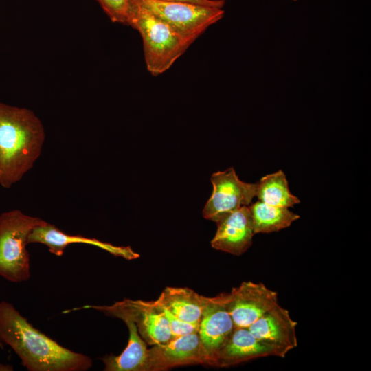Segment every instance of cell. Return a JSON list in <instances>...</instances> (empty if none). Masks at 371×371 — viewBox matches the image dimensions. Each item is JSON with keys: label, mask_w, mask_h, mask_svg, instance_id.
<instances>
[{"label": "cell", "mask_w": 371, "mask_h": 371, "mask_svg": "<svg viewBox=\"0 0 371 371\" xmlns=\"http://www.w3.org/2000/svg\"><path fill=\"white\" fill-rule=\"evenodd\" d=\"M0 342L10 346L29 371H86L93 365L89 357L61 346L5 301L0 302Z\"/></svg>", "instance_id": "cell-1"}, {"label": "cell", "mask_w": 371, "mask_h": 371, "mask_svg": "<svg viewBox=\"0 0 371 371\" xmlns=\"http://www.w3.org/2000/svg\"><path fill=\"white\" fill-rule=\"evenodd\" d=\"M45 139L41 120L30 109L0 102V185L19 181L40 157Z\"/></svg>", "instance_id": "cell-2"}, {"label": "cell", "mask_w": 371, "mask_h": 371, "mask_svg": "<svg viewBox=\"0 0 371 371\" xmlns=\"http://www.w3.org/2000/svg\"><path fill=\"white\" fill-rule=\"evenodd\" d=\"M127 25L140 34L146 69L155 76L169 69L195 41L178 33L135 0H129Z\"/></svg>", "instance_id": "cell-3"}, {"label": "cell", "mask_w": 371, "mask_h": 371, "mask_svg": "<svg viewBox=\"0 0 371 371\" xmlns=\"http://www.w3.org/2000/svg\"><path fill=\"white\" fill-rule=\"evenodd\" d=\"M46 222L19 210L0 214V276L15 283L30 279L28 238L34 228Z\"/></svg>", "instance_id": "cell-4"}, {"label": "cell", "mask_w": 371, "mask_h": 371, "mask_svg": "<svg viewBox=\"0 0 371 371\" xmlns=\"http://www.w3.org/2000/svg\"><path fill=\"white\" fill-rule=\"evenodd\" d=\"M182 36L196 41L225 14L223 8L184 2L135 0Z\"/></svg>", "instance_id": "cell-5"}, {"label": "cell", "mask_w": 371, "mask_h": 371, "mask_svg": "<svg viewBox=\"0 0 371 371\" xmlns=\"http://www.w3.org/2000/svg\"><path fill=\"white\" fill-rule=\"evenodd\" d=\"M82 308H93L122 320H132L139 335L151 346L164 344L173 338L168 319L153 302L124 299L111 306L85 305L64 313Z\"/></svg>", "instance_id": "cell-6"}, {"label": "cell", "mask_w": 371, "mask_h": 371, "mask_svg": "<svg viewBox=\"0 0 371 371\" xmlns=\"http://www.w3.org/2000/svg\"><path fill=\"white\" fill-rule=\"evenodd\" d=\"M213 190L203 210L205 219L217 222L241 206L251 204L256 196L257 183L241 181L231 167L212 174Z\"/></svg>", "instance_id": "cell-7"}, {"label": "cell", "mask_w": 371, "mask_h": 371, "mask_svg": "<svg viewBox=\"0 0 371 371\" xmlns=\"http://www.w3.org/2000/svg\"><path fill=\"white\" fill-rule=\"evenodd\" d=\"M235 327L248 328L278 302L277 292L262 283L243 282L229 293L220 294Z\"/></svg>", "instance_id": "cell-8"}, {"label": "cell", "mask_w": 371, "mask_h": 371, "mask_svg": "<svg viewBox=\"0 0 371 371\" xmlns=\"http://www.w3.org/2000/svg\"><path fill=\"white\" fill-rule=\"evenodd\" d=\"M208 363L199 332L173 337L148 349L145 371L166 370L171 368Z\"/></svg>", "instance_id": "cell-9"}, {"label": "cell", "mask_w": 371, "mask_h": 371, "mask_svg": "<svg viewBox=\"0 0 371 371\" xmlns=\"http://www.w3.org/2000/svg\"><path fill=\"white\" fill-rule=\"evenodd\" d=\"M287 353L284 349L256 337L248 328L235 327L214 357L212 366L228 367L270 356L284 358Z\"/></svg>", "instance_id": "cell-10"}, {"label": "cell", "mask_w": 371, "mask_h": 371, "mask_svg": "<svg viewBox=\"0 0 371 371\" xmlns=\"http://www.w3.org/2000/svg\"><path fill=\"white\" fill-rule=\"evenodd\" d=\"M217 230L211 241L217 250L240 256L252 245L254 231L248 206H241L216 222Z\"/></svg>", "instance_id": "cell-11"}, {"label": "cell", "mask_w": 371, "mask_h": 371, "mask_svg": "<svg viewBox=\"0 0 371 371\" xmlns=\"http://www.w3.org/2000/svg\"><path fill=\"white\" fill-rule=\"evenodd\" d=\"M235 328L220 295L208 297L199 322V334L209 365Z\"/></svg>", "instance_id": "cell-12"}, {"label": "cell", "mask_w": 371, "mask_h": 371, "mask_svg": "<svg viewBox=\"0 0 371 371\" xmlns=\"http://www.w3.org/2000/svg\"><path fill=\"white\" fill-rule=\"evenodd\" d=\"M297 323L279 304L248 327L256 337L280 347L288 352L297 346Z\"/></svg>", "instance_id": "cell-13"}, {"label": "cell", "mask_w": 371, "mask_h": 371, "mask_svg": "<svg viewBox=\"0 0 371 371\" xmlns=\"http://www.w3.org/2000/svg\"><path fill=\"white\" fill-rule=\"evenodd\" d=\"M30 243L43 244L48 247L51 254L57 256H61L68 245L78 243L93 245L126 259L135 258V254L129 247L113 246L82 235L68 234L48 222L33 229L28 238V244Z\"/></svg>", "instance_id": "cell-14"}, {"label": "cell", "mask_w": 371, "mask_h": 371, "mask_svg": "<svg viewBox=\"0 0 371 371\" xmlns=\"http://www.w3.org/2000/svg\"><path fill=\"white\" fill-rule=\"evenodd\" d=\"M207 299L189 288L168 286L155 301L181 320L199 324Z\"/></svg>", "instance_id": "cell-15"}, {"label": "cell", "mask_w": 371, "mask_h": 371, "mask_svg": "<svg viewBox=\"0 0 371 371\" xmlns=\"http://www.w3.org/2000/svg\"><path fill=\"white\" fill-rule=\"evenodd\" d=\"M123 321L126 324L129 337L127 346L119 355H106L102 358L105 371H145L148 348L139 335L134 322Z\"/></svg>", "instance_id": "cell-16"}, {"label": "cell", "mask_w": 371, "mask_h": 371, "mask_svg": "<svg viewBox=\"0 0 371 371\" xmlns=\"http://www.w3.org/2000/svg\"><path fill=\"white\" fill-rule=\"evenodd\" d=\"M251 213L254 231L271 233L289 227L300 216L287 207H276L258 201L249 206Z\"/></svg>", "instance_id": "cell-17"}, {"label": "cell", "mask_w": 371, "mask_h": 371, "mask_svg": "<svg viewBox=\"0 0 371 371\" xmlns=\"http://www.w3.org/2000/svg\"><path fill=\"white\" fill-rule=\"evenodd\" d=\"M258 201L270 205L291 207L300 203L289 190L286 175L282 170L263 176L257 183Z\"/></svg>", "instance_id": "cell-18"}, {"label": "cell", "mask_w": 371, "mask_h": 371, "mask_svg": "<svg viewBox=\"0 0 371 371\" xmlns=\"http://www.w3.org/2000/svg\"><path fill=\"white\" fill-rule=\"evenodd\" d=\"M97 1L112 22L127 25L129 0Z\"/></svg>", "instance_id": "cell-19"}, {"label": "cell", "mask_w": 371, "mask_h": 371, "mask_svg": "<svg viewBox=\"0 0 371 371\" xmlns=\"http://www.w3.org/2000/svg\"><path fill=\"white\" fill-rule=\"evenodd\" d=\"M153 303L164 313L168 319L173 337L199 332V324L183 322L173 315L166 307L157 304L155 301H153Z\"/></svg>", "instance_id": "cell-20"}, {"label": "cell", "mask_w": 371, "mask_h": 371, "mask_svg": "<svg viewBox=\"0 0 371 371\" xmlns=\"http://www.w3.org/2000/svg\"><path fill=\"white\" fill-rule=\"evenodd\" d=\"M166 2H184L194 3L201 5L216 7L219 8H223L225 1V0H157Z\"/></svg>", "instance_id": "cell-21"}, {"label": "cell", "mask_w": 371, "mask_h": 371, "mask_svg": "<svg viewBox=\"0 0 371 371\" xmlns=\"http://www.w3.org/2000/svg\"><path fill=\"white\" fill-rule=\"evenodd\" d=\"M13 368L10 365H5L0 363V371H12Z\"/></svg>", "instance_id": "cell-22"}, {"label": "cell", "mask_w": 371, "mask_h": 371, "mask_svg": "<svg viewBox=\"0 0 371 371\" xmlns=\"http://www.w3.org/2000/svg\"><path fill=\"white\" fill-rule=\"evenodd\" d=\"M0 348H3V344H2L1 342H0Z\"/></svg>", "instance_id": "cell-23"}, {"label": "cell", "mask_w": 371, "mask_h": 371, "mask_svg": "<svg viewBox=\"0 0 371 371\" xmlns=\"http://www.w3.org/2000/svg\"><path fill=\"white\" fill-rule=\"evenodd\" d=\"M292 1H297V0H292Z\"/></svg>", "instance_id": "cell-24"}]
</instances>
